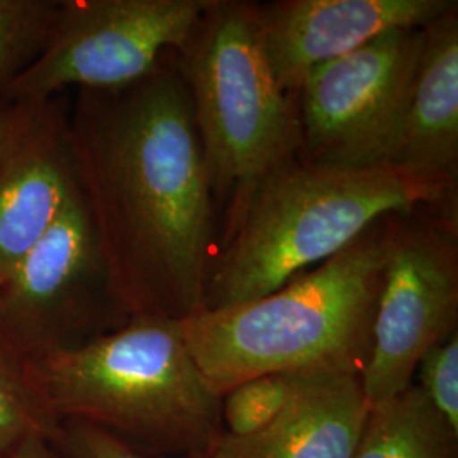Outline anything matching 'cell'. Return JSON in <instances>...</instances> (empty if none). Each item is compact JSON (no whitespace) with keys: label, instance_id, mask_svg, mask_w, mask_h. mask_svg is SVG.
I'll return each instance as SVG.
<instances>
[{"label":"cell","instance_id":"obj_18","mask_svg":"<svg viewBox=\"0 0 458 458\" xmlns=\"http://www.w3.org/2000/svg\"><path fill=\"white\" fill-rule=\"evenodd\" d=\"M416 374L420 378L416 386L446 425L458 433V331L426 350Z\"/></svg>","mask_w":458,"mask_h":458},{"label":"cell","instance_id":"obj_1","mask_svg":"<svg viewBox=\"0 0 458 458\" xmlns=\"http://www.w3.org/2000/svg\"><path fill=\"white\" fill-rule=\"evenodd\" d=\"M79 187L130 316L204 310L217 216L174 51L138 82L77 90L68 111Z\"/></svg>","mask_w":458,"mask_h":458},{"label":"cell","instance_id":"obj_19","mask_svg":"<svg viewBox=\"0 0 458 458\" xmlns=\"http://www.w3.org/2000/svg\"><path fill=\"white\" fill-rule=\"evenodd\" d=\"M49 442L66 458H164L132 450L106 431L79 420L60 421Z\"/></svg>","mask_w":458,"mask_h":458},{"label":"cell","instance_id":"obj_14","mask_svg":"<svg viewBox=\"0 0 458 458\" xmlns=\"http://www.w3.org/2000/svg\"><path fill=\"white\" fill-rule=\"evenodd\" d=\"M353 458H458V433L412 384L372 406Z\"/></svg>","mask_w":458,"mask_h":458},{"label":"cell","instance_id":"obj_3","mask_svg":"<svg viewBox=\"0 0 458 458\" xmlns=\"http://www.w3.org/2000/svg\"><path fill=\"white\" fill-rule=\"evenodd\" d=\"M28 365L58 421H85L141 454L211 458L225 435L221 395L177 319L136 314L90 344Z\"/></svg>","mask_w":458,"mask_h":458},{"label":"cell","instance_id":"obj_13","mask_svg":"<svg viewBox=\"0 0 458 458\" xmlns=\"http://www.w3.org/2000/svg\"><path fill=\"white\" fill-rule=\"evenodd\" d=\"M389 165L420 181L458 191V2L423 28Z\"/></svg>","mask_w":458,"mask_h":458},{"label":"cell","instance_id":"obj_4","mask_svg":"<svg viewBox=\"0 0 458 458\" xmlns=\"http://www.w3.org/2000/svg\"><path fill=\"white\" fill-rule=\"evenodd\" d=\"M458 191L393 165L361 170L312 166L299 157L260 183L242 225L214 259L204 310L272 294L340 253L389 214H458Z\"/></svg>","mask_w":458,"mask_h":458},{"label":"cell","instance_id":"obj_21","mask_svg":"<svg viewBox=\"0 0 458 458\" xmlns=\"http://www.w3.org/2000/svg\"><path fill=\"white\" fill-rule=\"evenodd\" d=\"M17 102L0 96V147L5 141L7 134L11 131L13 121L16 117Z\"/></svg>","mask_w":458,"mask_h":458},{"label":"cell","instance_id":"obj_8","mask_svg":"<svg viewBox=\"0 0 458 458\" xmlns=\"http://www.w3.org/2000/svg\"><path fill=\"white\" fill-rule=\"evenodd\" d=\"M213 0H65L48 43L4 90L9 100H47L62 90L138 82L181 51Z\"/></svg>","mask_w":458,"mask_h":458},{"label":"cell","instance_id":"obj_11","mask_svg":"<svg viewBox=\"0 0 458 458\" xmlns=\"http://www.w3.org/2000/svg\"><path fill=\"white\" fill-rule=\"evenodd\" d=\"M457 0L257 2L263 49L284 92L297 96L312 70L397 30H423Z\"/></svg>","mask_w":458,"mask_h":458},{"label":"cell","instance_id":"obj_6","mask_svg":"<svg viewBox=\"0 0 458 458\" xmlns=\"http://www.w3.org/2000/svg\"><path fill=\"white\" fill-rule=\"evenodd\" d=\"M81 187L48 233L0 282V344L22 360L90 344L124 327Z\"/></svg>","mask_w":458,"mask_h":458},{"label":"cell","instance_id":"obj_20","mask_svg":"<svg viewBox=\"0 0 458 458\" xmlns=\"http://www.w3.org/2000/svg\"><path fill=\"white\" fill-rule=\"evenodd\" d=\"M0 458H66L45 435H31L0 450Z\"/></svg>","mask_w":458,"mask_h":458},{"label":"cell","instance_id":"obj_9","mask_svg":"<svg viewBox=\"0 0 458 458\" xmlns=\"http://www.w3.org/2000/svg\"><path fill=\"white\" fill-rule=\"evenodd\" d=\"M423 30H397L312 70L297 92L299 158L361 170L389 165Z\"/></svg>","mask_w":458,"mask_h":458},{"label":"cell","instance_id":"obj_10","mask_svg":"<svg viewBox=\"0 0 458 458\" xmlns=\"http://www.w3.org/2000/svg\"><path fill=\"white\" fill-rule=\"evenodd\" d=\"M14 102L16 117L0 147V282L79 191L68 104L58 98Z\"/></svg>","mask_w":458,"mask_h":458},{"label":"cell","instance_id":"obj_2","mask_svg":"<svg viewBox=\"0 0 458 458\" xmlns=\"http://www.w3.org/2000/svg\"><path fill=\"white\" fill-rule=\"evenodd\" d=\"M389 216L276 293L182 321L208 386L223 395L268 374L363 372L372 344Z\"/></svg>","mask_w":458,"mask_h":458},{"label":"cell","instance_id":"obj_16","mask_svg":"<svg viewBox=\"0 0 458 458\" xmlns=\"http://www.w3.org/2000/svg\"><path fill=\"white\" fill-rule=\"evenodd\" d=\"M60 2L0 0V96L48 43Z\"/></svg>","mask_w":458,"mask_h":458},{"label":"cell","instance_id":"obj_5","mask_svg":"<svg viewBox=\"0 0 458 458\" xmlns=\"http://www.w3.org/2000/svg\"><path fill=\"white\" fill-rule=\"evenodd\" d=\"M174 56L192 104L219 251L242 225L260 183L299 155L297 96L282 90L268 64L257 2L213 0Z\"/></svg>","mask_w":458,"mask_h":458},{"label":"cell","instance_id":"obj_17","mask_svg":"<svg viewBox=\"0 0 458 458\" xmlns=\"http://www.w3.org/2000/svg\"><path fill=\"white\" fill-rule=\"evenodd\" d=\"M297 374H268L242 382L221 395L225 433L248 438L263 431L294 395Z\"/></svg>","mask_w":458,"mask_h":458},{"label":"cell","instance_id":"obj_12","mask_svg":"<svg viewBox=\"0 0 458 458\" xmlns=\"http://www.w3.org/2000/svg\"><path fill=\"white\" fill-rule=\"evenodd\" d=\"M370 410L359 372H297L294 395L272 425L248 438L225 433L211 458H353Z\"/></svg>","mask_w":458,"mask_h":458},{"label":"cell","instance_id":"obj_15","mask_svg":"<svg viewBox=\"0 0 458 458\" xmlns=\"http://www.w3.org/2000/svg\"><path fill=\"white\" fill-rule=\"evenodd\" d=\"M58 423L28 361L0 344V450L31 435L49 438Z\"/></svg>","mask_w":458,"mask_h":458},{"label":"cell","instance_id":"obj_7","mask_svg":"<svg viewBox=\"0 0 458 458\" xmlns=\"http://www.w3.org/2000/svg\"><path fill=\"white\" fill-rule=\"evenodd\" d=\"M458 214H391L361 387L370 406L412 386L428 348L457 333Z\"/></svg>","mask_w":458,"mask_h":458}]
</instances>
